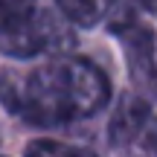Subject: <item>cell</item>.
Listing matches in <instances>:
<instances>
[{
  "label": "cell",
  "mask_w": 157,
  "mask_h": 157,
  "mask_svg": "<svg viewBox=\"0 0 157 157\" xmlns=\"http://www.w3.org/2000/svg\"><path fill=\"white\" fill-rule=\"evenodd\" d=\"M111 99L108 76L87 58H58L0 70V102L29 125H67L99 113Z\"/></svg>",
  "instance_id": "obj_1"
},
{
  "label": "cell",
  "mask_w": 157,
  "mask_h": 157,
  "mask_svg": "<svg viewBox=\"0 0 157 157\" xmlns=\"http://www.w3.org/2000/svg\"><path fill=\"white\" fill-rule=\"evenodd\" d=\"M113 32L119 35L122 52L128 58V73L131 82L148 96H157V61H154V32L146 23L125 17L122 23L113 26Z\"/></svg>",
  "instance_id": "obj_2"
},
{
  "label": "cell",
  "mask_w": 157,
  "mask_h": 157,
  "mask_svg": "<svg viewBox=\"0 0 157 157\" xmlns=\"http://www.w3.org/2000/svg\"><path fill=\"white\" fill-rule=\"evenodd\" d=\"M64 32L58 29V23L52 21L47 12H35L23 26L12 29V32L0 35V50L12 58H32L38 52H47L52 47L64 44Z\"/></svg>",
  "instance_id": "obj_3"
},
{
  "label": "cell",
  "mask_w": 157,
  "mask_h": 157,
  "mask_svg": "<svg viewBox=\"0 0 157 157\" xmlns=\"http://www.w3.org/2000/svg\"><path fill=\"white\" fill-rule=\"evenodd\" d=\"M151 117V108L143 96H122L119 108L113 111L111 125H108V137L117 148H125L137 137V131L146 125V119Z\"/></svg>",
  "instance_id": "obj_4"
},
{
  "label": "cell",
  "mask_w": 157,
  "mask_h": 157,
  "mask_svg": "<svg viewBox=\"0 0 157 157\" xmlns=\"http://www.w3.org/2000/svg\"><path fill=\"white\" fill-rule=\"evenodd\" d=\"M26 157H99V154L82 146L58 143V140H32L26 146Z\"/></svg>",
  "instance_id": "obj_5"
},
{
  "label": "cell",
  "mask_w": 157,
  "mask_h": 157,
  "mask_svg": "<svg viewBox=\"0 0 157 157\" xmlns=\"http://www.w3.org/2000/svg\"><path fill=\"white\" fill-rule=\"evenodd\" d=\"M35 15V0H0V35L23 26Z\"/></svg>",
  "instance_id": "obj_6"
},
{
  "label": "cell",
  "mask_w": 157,
  "mask_h": 157,
  "mask_svg": "<svg viewBox=\"0 0 157 157\" xmlns=\"http://www.w3.org/2000/svg\"><path fill=\"white\" fill-rule=\"evenodd\" d=\"M61 15L76 26H93L99 21V0H56Z\"/></svg>",
  "instance_id": "obj_7"
},
{
  "label": "cell",
  "mask_w": 157,
  "mask_h": 157,
  "mask_svg": "<svg viewBox=\"0 0 157 157\" xmlns=\"http://www.w3.org/2000/svg\"><path fill=\"white\" fill-rule=\"evenodd\" d=\"M125 148L131 151V157H157V117H148Z\"/></svg>",
  "instance_id": "obj_8"
},
{
  "label": "cell",
  "mask_w": 157,
  "mask_h": 157,
  "mask_svg": "<svg viewBox=\"0 0 157 157\" xmlns=\"http://www.w3.org/2000/svg\"><path fill=\"white\" fill-rule=\"evenodd\" d=\"M137 6H143V9H148V12H157V0H134Z\"/></svg>",
  "instance_id": "obj_9"
}]
</instances>
